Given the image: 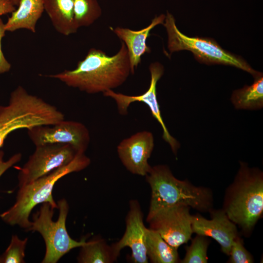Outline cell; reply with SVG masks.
Listing matches in <instances>:
<instances>
[{"instance_id": "5b68a950", "label": "cell", "mask_w": 263, "mask_h": 263, "mask_svg": "<svg viewBox=\"0 0 263 263\" xmlns=\"http://www.w3.org/2000/svg\"><path fill=\"white\" fill-rule=\"evenodd\" d=\"M238 174L226 199L228 218L245 231H249L263 211V173L241 163Z\"/></svg>"}, {"instance_id": "484cf974", "label": "cell", "mask_w": 263, "mask_h": 263, "mask_svg": "<svg viewBox=\"0 0 263 263\" xmlns=\"http://www.w3.org/2000/svg\"><path fill=\"white\" fill-rule=\"evenodd\" d=\"M3 152L0 150V177L8 169L19 162L22 157L21 153H16L5 161L3 159Z\"/></svg>"}, {"instance_id": "603a6c76", "label": "cell", "mask_w": 263, "mask_h": 263, "mask_svg": "<svg viewBox=\"0 0 263 263\" xmlns=\"http://www.w3.org/2000/svg\"><path fill=\"white\" fill-rule=\"evenodd\" d=\"M28 238L20 240L13 235L10 243L5 252L0 256V263H24L25 250Z\"/></svg>"}, {"instance_id": "ba28073f", "label": "cell", "mask_w": 263, "mask_h": 263, "mask_svg": "<svg viewBox=\"0 0 263 263\" xmlns=\"http://www.w3.org/2000/svg\"><path fill=\"white\" fill-rule=\"evenodd\" d=\"M78 153L73 147L68 144H48L36 146L35 151L19 171V187L69 164Z\"/></svg>"}, {"instance_id": "d6986e66", "label": "cell", "mask_w": 263, "mask_h": 263, "mask_svg": "<svg viewBox=\"0 0 263 263\" xmlns=\"http://www.w3.org/2000/svg\"><path fill=\"white\" fill-rule=\"evenodd\" d=\"M80 247L77 258L80 263H112L116 261L119 256L113 245H109L101 238L86 241Z\"/></svg>"}, {"instance_id": "83f0119b", "label": "cell", "mask_w": 263, "mask_h": 263, "mask_svg": "<svg viewBox=\"0 0 263 263\" xmlns=\"http://www.w3.org/2000/svg\"><path fill=\"white\" fill-rule=\"evenodd\" d=\"M13 3L15 5H18L20 0H11Z\"/></svg>"}, {"instance_id": "2e32d148", "label": "cell", "mask_w": 263, "mask_h": 263, "mask_svg": "<svg viewBox=\"0 0 263 263\" xmlns=\"http://www.w3.org/2000/svg\"><path fill=\"white\" fill-rule=\"evenodd\" d=\"M18 6L5 23L6 31L25 29L36 33L37 23L44 11L43 0H20Z\"/></svg>"}, {"instance_id": "277c9868", "label": "cell", "mask_w": 263, "mask_h": 263, "mask_svg": "<svg viewBox=\"0 0 263 263\" xmlns=\"http://www.w3.org/2000/svg\"><path fill=\"white\" fill-rule=\"evenodd\" d=\"M63 119L64 115L56 107L19 86L10 94L8 104L0 106V148L16 130L53 125Z\"/></svg>"}, {"instance_id": "52a82bcc", "label": "cell", "mask_w": 263, "mask_h": 263, "mask_svg": "<svg viewBox=\"0 0 263 263\" xmlns=\"http://www.w3.org/2000/svg\"><path fill=\"white\" fill-rule=\"evenodd\" d=\"M168 35V48L170 54L181 50L191 51L200 62L232 66L251 74L254 78L262 75L254 70L244 59L223 49L213 39L189 37L176 26L173 16L167 12L163 23Z\"/></svg>"}, {"instance_id": "9c48e42d", "label": "cell", "mask_w": 263, "mask_h": 263, "mask_svg": "<svg viewBox=\"0 0 263 263\" xmlns=\"http://www.w3.org/2000/svg\"><path fill=\"white\" fill-rule=\"evenodd\" d=\"M36 146L48 144H68L78 153H85L90 141L88 129L82 123L63 119L53 125H40L27 130Z\"/></svg>"}, {"instance_id": "ffe728a7", "label": "cell", "mask_w": 263, "mask_h": 263, "mask_svg": "<svg viewBox=\"0 0 263 263\" xmlns=\"http://www.w3.org/2000/svg\"><path fill=\"white\" fill-rule=\"evenodd\" d=\"M231 101L238 110H259L263 107V76L254 78V83L233 91Z\"/></svg>"}, {"instance_id": "30bf717a", "label": "cell", "mask_w": 263, "mask_h": 263, "mask_svg": "<svg viewBox=\"0 0 263 263\" xmlns=\"http://www.w3.org/2000/svg\"><path fill=\"white\" fill-rule=\"evenodd\" d=\"M149 71L150 81L148 89L138 95H128L115 93L113 90L103 93L104 96L113 98L116 104L119 113L123 115L128 114V110L131 103L140 102L145 103L149 108L152 116L160 124L163 130L162 138L170 147L172 152L176 154L180 144L169 132L162 117L160 107L157 98L156 86L158 80L164 74L163 66L158 62L150 64Z\"/></svg>"}, {"instance_id": "ac0fdd59", "label": "cell", "mask_w": 263, "mask_h": 263, "mask_svg": "<svg viewBox=\"0 0 263 263\" xmlns=\"http://www.w3.org/2000/svg\"><path fill=\"white\" fill-rule=\"evenodd\" d=\"M146 244L148 259L153 263L179 262L177 249L169 245L155 230L147 228Z\"/></svg>"}, {"instance_id": "7402d4cb", "label": "cell", "mask_w": 263, "mask_h": 263, "mask_svg": "<svg viewBox=\"0 0 263 263\" xmlns=\"http://www.w3.org/2000/svg\"><path fill=\"white\" fill-rule=\"evenodd\" d=\"M209 241L206 237L197 235L192 241L187 252L183 263H206L207 262V250Z\"/></svg>"}, {"instance_id": "cb8c5ba5", "label": "cell", "mask_w": 263, "mask_h": 263, "mask_svg": "<svg viewBox=\"0 0 263 263\" xmlns=\"http://www.w3.org/2000/svg\"><path fill=\"white\" fill-rule=\"evenodd\" d=\"M230 263H252V256L244 248L242 240L238 236L234 240L229 255Z\"/></svg>"}, {"instance_id": "e0dca14e", "label": "cell", "mask_w": 263, "mask_h": 263, "mask_svg": "<svg viewBox=\"0 0 263 263\" xmlns=\"http://www.w3.org/2000/svg\"><path fill=\"white\" fill-rule=\"evenodd\" d=\"M43 1L44 10L59 33L67 36L77 32L78 27L75 19L73 0Z\"/></svg>"}, {"instance_id": "7c38bea8", "label": "cell", "mask_w": 263, "mask_h": 263, "mask_svg": "<svg viewBox=\"0 0 263 263\" xmlns=\"http://www.w3.org/2000/svg\"><path fill=\"white\" fill-rule=\"evenodd\" d=\"M154 137L149 131L136 132L122 140L117 151L122 164L130 172L146 176L151 167L148 163L154 148Z\"/></svg>"}, {"instance_id": "8992f818", "label": "cell", "mask_w": 263, "mask_h": 263, "mask_svg": "<svg viewBox=\"0 0 263 263\" xmlns=\"http://www.w3.org/2000/svg\"><path fill=\"white\" fill-rule=\"evenodd\" d=\"M59 216L56 221L52 219L54 208L49 203L42 204L33 216L31 225L27 230L38 232L43 237L46 251L42 263H56L72 249L80 247L86 242L73 239L67 232L66 221L69 205L64 198L57 202Z\"/></svg>"}, {"instance_id": "8fae6325", "label": "cell", "mask_w": 263, "mask_h": 263, "mask_svg": "<svg viewBox=\"0 0 263 263\" xmlns=\"http://www.w3.org/2000/svg\"><path fill=\"white\" fill-rule=\"evenodd\" d=\"M189 207L178 205L159 211L147 222L171 246L178 249L187 243L192 234L193 216Z\"/></svg>"}, {"instance_id": "4316f807", "label": "cell", "mask_w": 263, "mask_h": 263, "mask_svg": "<svg viewBox=\"0 0 263 263\" xmlns=\"http://www.w3.org/2000/svg\"><path fill=\"white\" fill-rule=\"evenodd\" d=\"M16 10L11 0H0V16L11 13Z\"/></svg>"}, {"instance_id": "d4e9b609", "label": "cell", "mask_w": 263, "mask_h": 263, "mask_svg": "<svg viewBox=\"0 0 263 263\" xmlns=\"http://www.w3.org/2000/svg\"><path fill=\"white\" fill-rule=\"evenodd\" d=\"M4 26L5 23L0 18V74L8 72L11 68V65L5 58L1 48V40L6 32Z\"/></svg>"}, {"instance_id": "5bb4252c", "label": "cell", "mask_w": 263, "mask_h": 263, "mask_svg": "<svg viewBox=\"0 0 263 263\" xmlns=\"http://www.w3.org/2000/svg\"><path fill=\"white\" fill-rule=\"evenodd\" d=\"M192 229L197 235L214 239L220 245L222 251L227 255L234 240L238 236L235 224L223 210L214 212L211 220L199 215L193 216Z\"/></svg>"}, {"instance_id": "6da1fadb", "label": "cell", "mask_w": 263, "mask_h": 263, "mask_svg": "<svg viewBox=\"0 0 263 263\" xmlns=\"http://www.w3.org/2000/svg\"><path fill=\"white\" fill-rule=\"evenodd\" d=\"M131 74L128 50L122 42L118 52L108 56L103 51L91 48L85 58L72 70L48 75L69 87L90 94L104 93L122 85Z\"/></svg>"}, {"instance_id": "7a4b0ae2", "label": "cell", "mask_w": 263, "mask_h": 263, "mask_svg": "<svg viewBox=\"0 0 263 263\" xmlns=\"http://www.w3.org/2000/svg\"><path fill=\"white\" fill-rule=\"evenodd\" d=\"M145 176L151 188L147 221L159 211L178 205L188 206L202 211L211 207L212 198L209 190L177 179L166 165L151 167Z\"/></svg>"}, {"instance_id": "9a60e30c", "label": "cell", "mask_w": 263, "mask_h": 263, "mask_svg": "<svg viewBox=\"0 0 263 263\" xmlns=\"http://www.w3.org/2000/svg\"><path fill=\"white\" fill-rule=\"evenodd\" d=\"M165 17L166 16L163 14L155 17L148 26L137 31L120 27L111 28L126 46L131 74L134 73L135 69L141 63L142 56L151 52L150 48L147 45V39L150 35V31L155 26L163 24Z\"/></svg>"}, {"instance_id": "4fadbf2b", "label": "cell", "mask_w": 263, "mask_h": 263, "mask_svg": "<svg viewBox=\"0 0 263 263\" xmlns=\"http://www.w3.org/2000/svg\"><path fill=\"white\" fill-rule=\"evenodd\" d=\"M129 210L126 219V230L121 239L113 244L116 253L119 255L120 251L129 247L132 251V258L134 263H147L146 244V232L143 213L139 203L132 200L129 203Z\"/></svg>"}, {"instance_id": "44dd1931", "label": "cell", "mask_w": 263, "mask_h": 263, "mask_svg": "<svg viewBox=\"0 0 263 263\" xmlns=\"http://www.w3.org/2000/svg\"><path fill=\"white\" fill-rule=\"evenodd\" d=\"M74 13L78 28L92 24L101 15V9L96 0H73Z\"/></svg>"}, {"instance_id": "3957f363", "label": "cell", "mask_w": 263, "mask_h": 263, "mask_svg": "<svg viewBox=\"0 0 263 263\" xmlns=\"http://www.w3.org/2000/svg\"><path fill=\"white\" fill-rule=\"evenodd\" d=\"M90 163V158L85 153H79L69 164L19 187L15 203L0 214V217L9 225H18L27 230L31 225L29 216L37 205L49 203L54 208H58L52 195L55 183L69 173L85 169Z\"/></svg>"}]
</instances>
